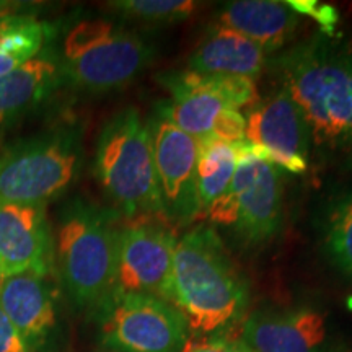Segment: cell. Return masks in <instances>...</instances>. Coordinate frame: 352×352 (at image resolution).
I'll return each mask as SVG.
<instances>
[{"mask_svg": "<svg viewBox=\"0 0 352 352\" xmlns=\"http://www.w3.org/2000/svg\"><path fill=\"white\" fill-rule=\"evenodd\" d=\"M321 246L328 261L352 279V191L336 196L327 206L320 223Z\"/></svg>", "mask_w": 352, "mask_h": 352, "instance_id": "cell-21", "label": "cell"}, {"mask_svg": "<svg viewBox=\"0 0 352 352\" xmlns=\"http://www.w3.org/2000/svg\"><path fill=\"white\" fill-rule=\"evenodd\" d=\"M60 83L57 52L47 47L30 63L0 77V134L43 107Z\"/></svg>", "mask_w": 352, "mask_h": 352, "instance_id": "cell-16", "label": "cell"}, {"mask_svg": "<svg viewBox=\"0 0 352 352\" xmlns=\"http://www.w3.org/2000/svg\"><path fill=\"white\" fill-rule=\"evenodd\" d=\"M101 342L118 352H183L188 321L173 303L144 294L113 292L98 310Z\"/></svg>", "mask_w": 352, "mask_h": 352, "instance_id": "cell-8", "label": "cell"}, {"mask_svg": "<svg viewBox=\"0 0 352 352\" xmlns=\"http://www.w3.org/2000/svg\"><path fill=\"white\" fill-rule=\"evenodd\" d=\"M153 46L135 32L104 19L78 20L57 54L63 82L87 94L120 90L152 64Z\"/></svg>", "mask_w": 352, "mask_h": 352, "instance_id": "cell-6", "label": "cell"}, {"mask_svg": "<svg viewBox=\"0 0 352 352\" xmlns=\"http://www.w3.org/2000/svg\"><path fill=\"white\" fill-rule=\"evenodd\" d=\"M52 28L32 15L13 13L0 19V77L41 54L51 41Z\"/></svg>", "mask_w": 352, "mask_h": 352, "instance_id": "cell-19", "label": "cell"}, {"mask_svg": "<svg viewBox=\"0 0 352 352\" xmlns=\"http://www.w3.org/2000/svg\"><path fill=\"white\" fill-rule=\"evenodd\" d=\"M290 7L296 10L298 15H310L315 16L320 23L329 26L331 23H334V19L331 16L333 10L327 6H321L316 7V2H307V0H290L287 2Z\"/></svg>", "mask_w": 352, "mask_h": 352, "instance_id": "cell-25", "label": "cell"}, {"mask_svg": "<svg viewBox=\"0 0 352 352\" xmlns=\"http://www.w3.org/2000/svg\"><path fill=\"white\" fill-rule=\"evenodd\" d=\"M95 175L120 215L166 219L151 129L135 107L120 109L104 122L96 140Z\"/></svg>", "mask_w": 352, "mask_h": 352, "instance_id": "cell-4", "label": "cell"}, {"mask_svg": "<svg viewBox=\"0 0 352 352\" xmlns=\"http://www.w3.org/2000/svg\"><path fill=\"white\" fill-rule=\"evenodd\" d=\"M76 126H59L0 151V201L46 206L63 196L82 168Z\"/></svg>", "mask_w": 352, "mask_h": 352, "instance_id": "cell-7", "label": "cell"}, {"mask_svg": "<svg viewBox=\"0 0 352 352\" xmlns=\"http://www.w3.org/2000/svg\"><path fill=\"white\" fill-rule=\"evenodd\" d=\"M173 305L189 329L212 334L240 318L248 289L228 258L215 228L199 226L176 236Z\"/></svg>", "mask_w": 352, "mask_h": 352, "instance_id": "cell-2", "label": "cell"}, {"mask_svg": "<svg viewBox=\"0 0 352 352\" xmlns=\"http://www.w3.org/2000/svg\"><path fill=\"white\" fill-rule=\"evenodd\" d=\"M233 209V227L246 245H263L283 227V186L276 165L259 160L246 140L239 142V165L222 195Z\"/></svg>", "mask_w": 352, "mask_h": 352, "instance_id": "cell-10", "label": "cell"}, {"mask_svg": "<svg viewBox=\"0 0 352 352\" xmlns=\"http://www.w3.org/2000/svg\"><path fill=\"white\" fill-rule=\"evenodd\" d=\"M183 352H252L241 341H232L227 338H206L192 346H186Z\"/></svg>", "mask_w": 352, "mask_h": 352, "instance_id": "cell-24", "label": "cell"}, {"mask_svg": "<svg viewBox=\"0 0 352 352\" xmlns=\"http://www.w3.org/2000/svg\"><path fill=\"white\" fill-rule=\"evenodd\" d=\"M107 6L127 20L152 25L183 21L197 10V2L191 0H116Z\"/></svg>", "mask_w": 352, "mask_h": 352, "instance_id": "cell-22", "label": "cell"}, {"mask_svg": "<svg viewBox=\"0 0 352 352\" xmlns=\"http://www.w3.org/2000/svg\"><path fill=\"white\" fill-rule=\"evenodd\" d=\"M0 267L6 277L34 274L50 279L54 267V230L46 206L0 201Z\"/></svg>", "mask_w": 352, "mask_h": 352, "instance_id": "cell-13", "label": "cell"}, {"mask_svg": "<svg viewBox=\"0 0 352 352\" xmlns=\"http://www.w3.org/2000/svg\"><path fill=\"white\" fill-rule=\"evenodd\" d=\"M147 122L166 220L188 226L201 214L196 182L199 140L157 111Z\"/></svg>", "mask_w": 352, "mask_h": 352, "instance_id": "cell-11", "label": "cell"}, {"mask_svg": "<svg viewBox=\"0 0 352 352\" xmlns=\"http://www.w3.org/2000/svg\"><path fill=\"white\" fill-rule=\"evenodd\" d=\"M266 52L248 38L226 26L214 25L212 32L189 56L188 70L256 80L266 65Z\"/></svg>", "mask_w": 352, "mask_h": 352, "instance_id": "cell-18", "label": "cell"}, {"mask_svg": "<svg viewBox=\"0 0 352 352\" xmlns=\"http://www.w3.org/2000/svg\"><path fill=\"white\" fill-rule=\"evenodd\" d=\"M274 72L297 104L311 142L352 147V51L324 34L280 52Z\"/></svg>", "mask_w": 352, "mask_h": 352, "instance_id": "cell-1", "label": "cell"}, {"mask_svg": "<svg viewBox=\"0 0 352 352\" xmlns=\"http://www.w3.org/2000/svg\"><path fill=\"white\" fill-rule=\"evenodd\" d=\"M245 121V140L254 157L289 173H305L311 144L310 129L300 109L283 88L258 100Z\"/></svg>", "mask_w": 352, "mask_h": 352, "instance_id": "cell-12", "label": "cell"}, {"mask_svg": "<svg viewBox=\"0 0 352 352\" xmlns=\"http://www.w3.org/2000/svg\"><path fill=\"white\" fill-rule=\"evenodd\" d=\"M3 280H6V274H3V271H2V267H0V287H2V284H3Z\"/></svg>", "mask_w": 352, "mask_h": 352, "instance_id": "cell-26", "label": "cell"}, {"mask_svg": "<svg viewBox=\"0 0 352 352\" xmlns=\"http://www.w3.org/2000/svg\"><path fill=\"white\" fill-rule=\"evenodd\" d=\"M165 220L135 217L121 223L114 292L144 294L173 303L176 235Z\"/></svg>", "mask_w": 352, "mask_h": 352, "instance_id": "cell-9", "label": "cell"}, {"mask_svg": "<svg viewBox=\"0 0 352 352\" xmlns=\"http://www.w3.org/2000/svg\"><path fill=\"white\" fill-rule=\"evenodd\" d=\"M158 82L171 100L157 104L155 111L176 127L199 142H243L246 121L240 109L252 108L258 101L253 78L171 70L162 74Z\"/></svg>", "mask_w": 352, "mask_h": 352, "instance_id": "cell-5", "label": "cell"}, {"mask_svg": "<svg viewBox=\"0 0 352 352\" xmlns=\"http://www.w3.org/2000/svg\"><path fill=\"white\" fill-rule=\"evenodd\" d=\"M0 308L23 341L38 352L57 324V310L47 277L8 276L0 287Z\"/></svg>", "mask_w": 352, "mask_h": 352, "instance_id": "cell-15", "label": "cell"}, {"mask_svg": "<svg viewBox=\"0 0 352 352\" xmlns=\"http://www.w3.org/2000/svg\"><path fill=\"white\" fill-rule=\"evenodd\" d=\"M239 165V144L208 139L199 142L197 157V199L201 212L226 195Z\"/></svg>", "mask_w": 352, "mask_h": 352, "instance_id": "cell-20", "label": "cell"}, {"mask_svg": "<svg viewBox=\"0 0 352 352\" xmlns=\"http://www.w3.org/2000/svg\"><path fill=\"white\" fill-rule=\"evenodd\" d=\"M120 212L76 197L57 215L54 267L78 310L98 311L116 285Z\"/></svg>", "mask_w": 352, "mask_h": 352, "instance_id": "cell-3", "label": "cell"}, {"mask_svg": "<svg viewBox=\"0 0 352 352\" xmlns=\"http://www.w3.org/2000/svg\"><path fill=\"white\" fill-rule=\"evenodd\" d=\"M0 19H2V16H0Z\"/></svg>", "mask_w": 352, "mask_h": 352, "instance_id": "cell-27", "label": "cell"}, {"mask_svg": "<svg viewBox=\"0 0 352 352\" xmlns=\"http://www.w3.org/2000/svg\"><path fill=\"white\" fill-rule=\"evenodd\" d=\"M302 16L287 2L236 0L219 12L215 25L226 26L270 54L283 50L300 26Z\"/></svg>", "mask_w": 352, "mask_h": 352, "instance_id": "cell-17", "label": "cell"}, {"mask_svg": "<svg viewBox=\"0 0 352 352\" xmlns=\"http://www.w3.org/2000/svg\"><path fill=\"white\" fill-rule=\"evenodd\" d=\"M351 164H352V162H351Z\"/></svg>", "mask_w": 352, "mask_h": 352, "instance_id": "cell-28", "label": "cell"}, {"mask_svg": "<svg viewBox=\"0 0 352 352\" xmlns=\"http://www.w3.org/2000/svg\"><path fill=\"white\" fill-rule=\"evenodd\" d=\"M0 352H33L0 308Z\"/></svg>", "mask_w": 352, "mask_h": 352, "instance_id": "cell-23", "label": "cell"}, {"mask_svg": "<svg viewBox=\"0 0 352 352\" xmlns=\"http://www.w3.org/2000/svg\"><path fill=\"white\" fill-rule=\"evenodd\" d=\"M327 318L315 308L253 311L241 327V342L252 352H324Z\"/></svg>", "mask_w": 352, "mask_h": 352, "instance_id": "cell-14", "label": "cell"}]
</instances>
